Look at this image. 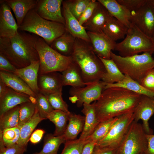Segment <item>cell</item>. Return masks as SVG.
Masks as SVG:
<instances>
[{
	"instance_id": "obj_1",
	"label": "cell",
	"mask_w": 154,
	"mask_h": 154,
	"mask_svg": "<svg viewBox=\"0 0 154 154\" xmlns=\"http://www.w3.org/2000/svg\"><path fill=\"white\" fill-rule=\"evenodd\" d=\"M142 95L125 89L110 87L95 101L96 117L100 122L133 111Z\"/></svg>"
},
{
	"instance_id": "obj_2",
	"label": "cell",
	"mask_w": 154,
	"mask_h": 154,
	"mask_svg": "<svg viewBox=\"0 0 154 154\" xmlns=\"http://www.w3.org/2000/svg\"><path fill=\"white\" fill-rule=\"evenodd\" d=\"M37 36L19 31L13 37H0V53L17 69L26 67L32 62L39 60L36 48Z\"/></svg>"
},
{
	"instance_id": "obj_3",
	"label": "cell",
	"mask_w": 154,
	"mask_h": 154,
	"mask_svg": "<svg viewBox=\"0 0 154 154\" xmlns=\"http://www.w3.org/2000/svg\"><path fill=\"white\" fill-rule=\"evenodd\" d=\"M71 56L73 62L79 67L85 83L88 84L101 80L106 70L90 42L76 38Z\"/></svg>"
},
{
	"instance_id": "obj_4",
	"label": "cell",
	"mask_w": 154,
	"mask_h": 154,
	"mask_svg": "<svg viewBox=\"0 0 154 154\" xmlns=\"http://www.w3.org/2000/svg\"><path fill=\"white\" fill-rule=\"evenodd\" d=\"M18 29L38 36L50 46L54 39L66 31L65 25L42 18L34 9L28 12Z\"/></svg>"
},
{
	"instance_id": "obj_5",
	"label": "cell",
	"mask_w": 154,
	"mask_h": 154,
	"mask_svg": "<svg viewBox=\"0 0 154 154\" xmlns=\"http://www.w3.org/2000/svg\"><path fill=\"white\" fill-rule=\"evenodd\" d=\"M152 54L144 52L123 57L112 51L110 57L123 74L128 76L140 84L145 75L154 68V58Z\"/></svg>"
},
{
	"instance_id": "obj_6",
	"label": "cell",
	"mask_w": 154,
	"mask_h": 154,
	"mask_svg": "<svg viewBox=\"0 0 154 154\" xmlns=\"http://www.w3.org/2000/svg\"><path fill=\"white\" fill-rule=\"evenodd\" d=\"M114 50L120 55L129 56L141 52L154 54V44L151 37L145 34L131 23L123 40L116 44Z\"/></svg>"
},
{
	"instance_id": "obj_7",
	"label": "cell",
	"mask_w": 154,
	"mask_h": 154,
	"mask_svg": "<svg viewBox=\"0 0 154 154\" xmlns=\"http://www.w3.org/2000/svg\"><path fill=\"white\" fill-rule=\"evenodd\" d=\"M35 44L40 63L38 75L52 72H62L73 62L71 56L61 54L38 36Z\"/></svg>"
},
{
	"instance_id": "obj_8",
	"label": "cell",
	"mask_w": 154,
	"mask_h": 154,
	"mask_svg": "<svg viewBox=\"0 0 154 154\" xmlns=\"http://www.w3.org/2000/svg\"><path fill=\"white\" fill-rule=\"evenodd\" d=\"M142 125L133 121L116 154H145L147 142Z\"/></svg>"
},
{
	"instance_id": "obj_9",
	"label": "cell",
	"mask_w": 154,
	"mask_h": 154,
	"mask_svg": "<svg viewBox=\"0 0 154 154\" xmlns=\"http://www.w3.org/2000/svg\"><path fill=\"white\" fill-rule=\"evenodd\" d=\"M134 121L133 111L118 116L107 135L96 145L119 147Z\"/></svg>"
},
{
	"instance_id": "obj_10",
	"label": "cell",
	"mask_w": 154,
	"mask_h": 154,
	"mask_svg": "<svg viewBox=\"0 0 154 154\" xmlns=\"http://www.w3.org/2000/svg\"><path fill=\"white\" fill-rule=\"evenodd\" d=\"M131 13V22L145 34L151 37L154 35V8L149 1Z\"/></svg>"
},
{
	"instance_id": "obj_11",
	"label": "cell",
	"mask_w": 154,
	"mask_h": 154,
	"mask_svg": "<svg viewBox=\"0 0 154 154\" xmlns=\"http://www.w3.org/2000/svg\"><path fill=\"white\" fill-rule=\"evenodd\" d=\"M106 86L105 82L100 80L88 84L84 87H72L69 93L77 100V106L80 107L84 104H90L98 100L100 97Z\"/></svg>"
},
{
	"instance_id": "obj_12",
	"label": "cell",
	"mask_w": 154,
	"mask_h": 154,
	"mask_svg": "<svg viewBox=\"0 0 154 154\" xmlns=\"http://www.w3.org/2000/svg\"><path fill=\"white\" fill-rule=\"evenodd\" d=\"M62 0H38L34 9L37 13L47 20L65 25L64 18L61 11Z\"/></svg>"
},
{
	"instance_id": "obj_13",
	"label": "cell",
	"mask_w": 154,
	"mask_h": 154,
	"mask_svg": "<svg viewBox=\"0 0 154 154\" xmlns=\"http://www.w3.org/2000/svg\"><path fill=\"white\" fill-rule=\"evenodd\" d=\"M154 114V100L153 98L142 95L133 111L134 121H142V125L146 134H152V130L149 127V121Z\"/></svg>"
},
{
	"instance_id": "obj_14",
	"label": "cell",
	"mask_w": 154,
	"mask_h": 154,
	"mask_svg": "<svg viewBox=\"0 0 154 154\" xmlns=\"http://www.w3.org/2000/svg\"><path fill=\"white\" fill-rule=\"evenodd\" d=\"M93 50L99 57L111 59L110 53L114 50L116 43L103 33L87 32Z\"/></svg>"
},
{
	"instance_id": "obj_15",
	"label": "cell",
	"mask_w": 154,
	"mask_h": 154,
	"mask_svg": "<svg viewBox=\"0 0 154 154\" xmlns=\"http://www.w3.org/2000/svg\"><path fill=\"white\" fill-rule=\"evenodd\" d=\"M0 37H12L18 33L19 27L11 11L4 1H0Z\"/></svg>"
},
{
	"instance_id": "obj_16",
	"label": "cell",
	"mask_w": 154,
	"mask_h": 154,
	"mask_svg": "<svg viewBox=\"0 0 154 154\" xmlns=\"http://www.w3.org/2000/svg\"><path fill=\"white\" fill-rule=\"evenodd\" d=\"M38 85L39 92L45 95L62 92V85L61 74L52 72L38 75Z\"/></svg>"
},
{
	"instance_id": "obj_17",
	"label": "cell",
	"mask_w": 154,
	"mask_h": 154,
	"mask_svg": "<svg viewBox=\"0 0 154 154\" xmlns=\"http://www.w3.org/2000/svg\"><path fill=\"white\" fill-rule=\"evenodd\" d=\"M112 16L105 7L98 2L91 17L82 26L88 31L103 33L104 26Z\"/></svg>"
},
{
	"instance_id": "obj_18",
	"label": "cell",
	"mask_w": 154,
	"mask_h": 154,
	"mask_svg": "<svg viewBox=\"0 0 154 154\" xmlns=\"http://www.w3.org/2000/svg\"><path fill=\"white\" fill-rule=\"evenodd\" d=\"M62 4L66 30L75 38L90 42L89 37L84 27L80 24L78 20L72 14L64 1Z\"/></svg>"
},
{
	"instance_id": "obj_19",
	"label": "cell",
	"mask_w": 154,
	"mask_h": 154,
	"mask_svg": "<svg viewBox=\"0 0 154 154\" xmlns=\"http://www.w3.org/2000/svg\"><path fill=\"white\" fill-rule=\"evenodd\" d=\"M29 96L25 94L16 92L8 87L5 93L0 97V116L23 103L30 102Z\"/></svg>"
},
{
	"instance_id": "obj_20",
	"label": "cell",
	"mask_w": 154,
	"mask_h": 154,
	"mask_svg": "<svg viewBox=\"0 0 154 154\" xmlns=\"http://www.w3.org/2000/svg\"><path fill=\"white\" fill-rule=\"evenodd\" d=\"M40 65L39 60L33 61L26 67L17 69L14 73L22 79L37 94L39 92L38 80Z\"/></svg>"
},
{
	"instance_id": "obj_21",
	"label": "cell",
	"mask_w": 154,
	"mask_h": 154,
	"mask_svg": "<svg viewBox=\"0 0 154 154\" xmlns=\"http://www.w3.org/2000/svg\"><path fill=\"white\" fill-rule=\"evenodd\" d=\"M110 15L128 28L131 22V13L117 0H98Z\"/></svg>"
},
{
	"instance_id": "obj_22",
	"label": "cell",
	"mask_w": 154,
	"mask_h": 154,
	"mask_svg": "<svg viewBox=\"0 0 154 154\" xmlns=\"http://www.w3.org/2000/svg\"><path fill=\"white\" fill-rule=\"evenodd\" d=\"M0 78L14 90L36 98L37 94L21 78L14 73L0 70Z\"/></svg>"
},
{
	"instance_id": "obj_23",
	"label": "cell",
	"mask_w": 154,
	"mask_h": 154,
	"mask_svg": "<svg viewBox=\"0 0 154 154\" xmlns=\"http://www.w3.org/2000/svg\"><path fill=\"white\" fill-rule=\"evenodd\" d=\"M13 11L18 27L28 12L34 9L38 0H4Z\"/></svg>"
},
{
	"instance_id": "obj_24",
	"label": "cell",
	"mask_w": 154,
	"mask_h": 154,
	"mask_svg": "<svg viewBox=\"0 0 154 154\" xmlns=\"http://www.w3.org/2000/svg\"><path fill=\"white\" fill-rule=\"evenodd\" d=\"M95 101L92 104H84L83 105L82 112L85 116V119L80 139H86L92 134L100 123L96 117L95 112Z\"/></svg>"
},
{
	"instance_id": "obj_25",
	"label": "cell",
	"mask_w": 154,
	"mask_h": 154,
	"mask_svg": "<svg viewBox=\"0 0 154 154\" xmlns=\"http://www.w3.org/2000/svg\"><path fill=\"white\" fill-rule=\"evenodd\" d=\"M61 78L63 86L84 87L88 84L84 82L79 67L74 62L62 72Z\"/></svg>"
},
{
	"instance_id": "obj_26",
	"label": "cell",
	"mask_w": 154,
	"mask_h": 154,
	"mask_svg": "<svg viewBox=\"0 0 154 154\" xmlns=\"http://www.w3.org/2000/svg\"><path fill=\"white\" fill-rule=\"evenodd\" d=\"M75 41L76 38L66 30L64 33L54 39L50 46L62 55L71 56Z\"/></svg>"
},
{
	"instance_id": "obj_27",
	"label": "cell",
	"mask_w": 154,
	"mask_h": 154,
	"mask_svg": "<svg viewBox=\"0 0 154 154\" xmlns=\"http://www.w3.org/2000/svg\"><path fill=\"white\" fill-rule=\"evenodd\" d=\"M128 30L127 27L112 16L104 26L102 32L110 39L116 42L124 39Z\"/></svg>"
},
{
	"instance_id": "obj_28",
	"label": "cell",
	"mask_w": 154,
	"mask_h": 154,
	"mask_svg": "<svg viewBox=\"0 0 154 154\" xmlns=\"http://www.w3.org/2000/svg\"><path fill=\"white\" fill-rule=\"evenodd\" d=\"M125 75L124 79L119 82L113 84L105 83L104 89L112 87L122 88L141 95L153 98L154 97V91L147 89L128 76Z\"/></svg>"
},
{
	"instance_id": "obj_29",
	"label": "cell",
	"mask_w": 154,
	"mask_h": 154,
	"mask_svg": "<svg viewBox=\"0 0 154 154\" xmlns=\"http://www.w3.org/2000/svg\"><path fill=\"white\" fill-rule=\"evenodd\" d=\"M85 119V116L70 112L68 114V123L63 134L66 141L75 139L82 131Z\"/></svg>"
},
{
	"instance_id": "obj_30",
	"label": "cell",
	"mask_w": 154,
	"mask_h": 154,
	"mask_svg": "<svg viewBox=\"0 0 154 154\" xmlns=\"http://www.w3.org/2000/svg\"><path fill=\"white\" fill-rule=\"evenodd\" d=\"M45 119L39 114L36 107L33 117L20 127V135L17 144L22 146H27L30 137L38 123Z\"/></svg>"
},
{
	"instance_id": "obj_31",
	"label": "cell",
	"mask_w": 154,
	"mask_h": 154,
	"mask_svg": "<svg viewBox=\"0 0 154 154\" xmlns=\"http://www.w3.org/2000/svg\"><path fill=\"white\" fill-rule=\"evenodd\" d=\"M99 57L106 70V72L102 78V81L106 84H113L121 81L124 79L125 75L112 59H104Z\"/></svg>"
},
{
	"instance_id": "obj_32",
	"label": "cell",
	"mask_w": 154,
	"mask_h": 154,
	"mask_svg": "<svg viewBox=\"0 0 154 154\" xmlns=\"http://www.w3.org/2000/svg\"><path fill=\"white\" fill-rule=\"evenodd\" d=\"M70 112L54 110L48 115L46 119L52 122L55 126L54 136H57L64 134L67 125Z\"/></svg>"
},
{
	"instance_id": "obj_33",
	"label": "cell",
	"mask_w": 154,
	"mask_h": 154,
	"mask_svg": "<svg viewBox=\"0 0 154 154\" xmlns=\"http://www.w3.org/2000/svg\"><path fill=\"white\" fill-rule=\"evenodd\" d=\"M19 105L6 112L0 116V131L18 127L19 123Z\"/></svg>"
},
{
	"instance_id": "obj_34",
	"label": "cell",
	"mask_w": 154,
	"mask_h": 154,
	"mask_svg": "<svg viewBox=\"0 0 154 154\" xmlns=\"http://www.w3.org/2000/svg\"><path fill=\"white\" fill-rule=\"evenodd\" d=\"M44 141L42 149L33 154H57L60 145L65 143L66 140L63 135L55 136L48 134L46 137Z\"/></svg>"
},
{
	"instance_id": "obj_35",
	"label": "cell",
	"mask_w": 154,
	"mask_h": 154,
	"mask_svg": "<svg viewBox=\"0 0 154 154\" xmlns=\"http://www.w3.org/2000/svg\"><path fill=\"white\" fill-rule=\"evenodd\" d=\"M118 117H116L100 122L92 134L87 139L94 142L96 144L106 136Z\"/></svg>"
},
{
	"instance_id": "obj_36",
	"label": "cell",
	"mask_w": 154,
	"mask_h": 154,
	"mask_svg": "<svg viewBox=\"0 0 154 154\" xmlns=\"http://www.w3.org/2000/svg\"><path fill=\"white\" fill-rule=\"evenodd\" d=\"M20 135L18 127L6 129L0 131V143L6 147L17 144Z\"/></svg>"
},
{
	"instance_id": "obj_37",
	"label": "cell",
	"mask_w": 154,
	"mask_h": 154,
	"mask_svg": "<svg viewBox=\"0 0 154 154\" xmlns=\"http://www.w3.org/2000/svg\"><path fill=\"white\" fill-rule=\"evenodd\" d=\"M91 0H66L64 1L72 14L78 20Z\"/></svg>"
},
{
	"instance_id": "obj_38",
	"label": "cell",
	"mask_w": 154,
	"mask_h": 154,
	"mask_svg": "<svg viewBox=\"0 0 154 154\" xmlns=\"http://www.w3.org/2000/svg\"><path fill=\"white\" fill-rule=\"evenodd\" d=\"M19 106V121L18 127L20 128L33 117L35 112L36 106L29 102L21 104Z\"/></svg>"
},
{
	"instance_id": "obj_39",
	"label": "cell",
	"mask_w": 154,
	"mask_h": 154,
	"mask_svg": "<svg viewBox=\"0 0 154 154\" xmlns=\"http://www.w3.org/2000/svg\"><path fill=\"white\" fill-rule=\"evenodd\" d=\"M89 141L87 139H78L67 141L61 154H81L85 145Z\"/></svg>"
},
{
	"instance_id": "obj_40",
	"label": "cell",
	"mask_w": 154,
	"mask_h": 154,
	"mask_svg": "<svg viewBox=\"0 0 154 154\" xmlns=\"http://www.w3.org/2000/svg\"><path fill=\"white\" fill-rule=\"evenodd\" d=\"M36 98V107L40 116L45 119L48 115L54 110L45 95L39 92L37 94Z\"/></svg>"
},
{
	"instance_id": "obj_41",
	"label": "cell",
	"mask_w": 154,
	"mask_h": 154,
	"mask_svg": "<svg viewBox=\"0 0 154 154\" xmlns=\"http://www.w3.org/2000/svg\"><path fill=\"white\" fill-rule=\"evenodd\" d=\"M46 96L54 110H60L67 113L70 112L68 104L62 98V92L52 93Z\"/></svg>"
},
{
	"instance_id": "obj_42",
	"label": "cell",
	"mask_w": 154,
	"mask_h": 154,
	"mask_svg": "<svg viewBox=\"0 0 154 154\" xmlns=\"http://www.w3.org/2000/svg\"><path fill=\"white\" fill-rule=\"evenodd\" d=\"M26 147L17 144L6 147L0 143V154H23L26 150Z\"/></svg>"
},
{
	"instance_id": "obj_43",
	"label": "cell",
	"mask_w": 154,
	"mask_h": 154,
	"mask_svg": "<svg viewBox=\"0 0 154 154\" xmlns=\"http://www.w3.org/2000/svg\"><path fill=\"white\" fill-rule=\"evenodd\" d=\"M131 12L135 11L144 4L147 0H117Z\"/></svg>"
},
{
	"instance_id": "obj_44",
	"label": "cell",
	"mask_w": 154,
	"mask_h": 154,
	"mask_svg": "<svg viewBox=\"0 0 154 154\" xmlns=\"http://www.w3.org/2000/svg\"><path fill=\"white\" fill-rule=\"evenodd\" d=\"M98 3V1L91 0L78 20L79 23L81 25H83L91 17Z\"/></svg>"
},
{
	"instance_id": "obj_45",
	"label": "cell",
	"mask_w": 154,
	"mask_h": 154,
	"mask_svg": "<svg viewBox=\"0 0 154 154\" xmlns=\"http://www.w3.org/2000/svg\"><path fill=\"white\" fill-rule=\"evenodd\" d=\"M140 84L147 89L154 91V68L145 75Z\"/></svg>"
},
{
	"instance_id": "obj_46",
	"label": "cell",
	"mask_w": 154,
	"mask_h": 154,
	"mask_svg": "<svg viewBox=\"0 0 154 154\" xmlns=\"http://www.w3.org/2000/svg\"><path fill=\"white\" fill-rule=\"evenodd\" d=\"M17 69L4 55L0 53V70L14 73Z\"/></svg>"
},
{
	"instance_id": "obj_47",
	"label": "cell",
	"mask_w": 154,
	"mask_h": 154,
	"mask_svg": "<svg viewBox=\"0 0 154 154\" xmlns=\"http://www.w3.org/2000/svg\"><path fill=\"white\" fill-rule=\"evenodd\" d=\"M118 148L112 146L100 147L96 145L93 154H116Z\"/></svg>"
},
{
	"instance_id": "obj_48",
	"label": "cell",
	"mask_w": 154,
	"mask_h": 154,
	"mask_svg": "<svg viewBox=\"0 0 154 154\" xmlns=\"http://www.w3.org/2000/svg\"><path fill=\"white\" fill-rule=\"evenodd\" d=\"M45 131L41 129H37L33 131L29 139L30 142L33 144H36L41 140Z\"/></svg>"
},
{
	"instance_id": "obj_49",
	"label": "cell",
	"mask_w": 154,
	"mask_h": 154,
	"mask_svg": "<svg viewBox=\"0 0 154 154\" xmlns=\"http://www.w3.org/2000/svg\"><path fill=\"white\" fill-rule=\"evenodd\" d=\"M147 147L145 154H154V134H146Z\"/></svg>"
},
{
	"instance_id": "obj_50",
	"label": "cell",
	"mask_w": 154,
	"mask_h": 154,
	"mask_svg": "<svg viewBox=\"0 0 154 154\" xmlns=\"http://www.w3.org/2000/svg\"><path fill=\"white\" fill-rule=\"evenodd\" d=\"M96 143L94 141H89L84 145L81 154H93Z\"/></svg>"
},
{
	"instance_id": "obj_51",
	"label": "cell",
	"mask_w": 154,
	"mask_h": 154,
	"mask_svg": "<svg viewBox=\"0 0 154 154\" xmlns=\"http://www.w3.org/2000/svg\"><path fill=\"white\" fill-rule=\"evenodd\" d=\"M8 86L0 78V97L6 92Z\"/></svg>"
},
{
	"instance_id": "obj_52",
	"label": "cell",
	"mask_w": 154,
	"mask_h": 154,
	"mask_svg": "<svg viewBox=\"0 0 154 154\" xmlns=\"http://www.w3.org/2000/svg\"><path fill=\"white\" fill-rule=\"evenodd\" d=\"M29 99L30 102L33 104L35 105L37 103V98L32 96H29Z\"/></svg>"
},
{
	"instance_id": "obj_53",
	"label": "cell",
	"mask_w": 154,
	"mask_h": 154,
	"mask_svg": "<svg viewBox=\"0 0 154 154\" xmlns=\"http://www.w3.org/2000/svg\"><path fill=\"white\" fill-rule=\"evenodd\" d=\"M150 2L154 8V0H149Z\"/></svg>"
},
{
	"instance_id": "obj_54",
	"label": "cell",
	"mask_w": 154,
	"mask_h": 154,
	"mask_svg": "<svg viewBox=\"0 0 154 154\" xmlns=\"http://www.w3.org/2000/svg\"><path fill=\"white\" fill-rule=\"evenodd\" d=\"M152 38L153 43L154 44V35L152 37Z\"/></svg>"
},
{
	"instance_id": "obj_55",
	"label": "cell",
	"mask_w": 154,
	"mask_h": 154,
	"mask_svg": "<svg viewBox=\"0 0 154 154\" xmlns=\"http://www.w3.org/2000/svg\"><path fill=\"white\" fill-rule=\"evenodd\" d=\"M153 99L154 100V97H153Z\"/></svg>"
}]
</instances>
